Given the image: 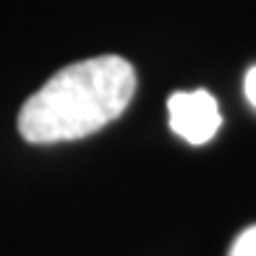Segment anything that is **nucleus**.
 <instances>
[{"instance_id": "f03ea898", "label": "nucleus", "mask_w": 256, "mask_h": 256, "mask_svg": "<svg viewBox=\"0 0 256 256\" xmlns=\"http://www.w3.org/2000/svg\"><path fill=\"white\" fill-rule=\"evenodd\" d=\"M168 120L183 142H188L191 146H202L212 142L220 131L222 112H220L217 100L206 89L172 92L168 97Z\"/></svg>"}, {"instance_id": "20e7f679", "label": "nucleus", "mask_w": 256, "mask_h": 256, "mask_svg": "<svg viewBox=\"0 0 256 256\" xmlns=\"http://www.w3.org/2000/svg\"><path fill=\"white\" fill-rule=\"evenodd\" d=\"M243 94L251 102V108H256V66H251L243 78Z\"/></svg>"}, {"instance_id": "7ed1b4c3", "label": "nucleus", "mask_w": 256, "mask_h": 256, "mask_svg": "<svg viewBox=\"0 0 256 256\" xmlns=\"http://www.w3.org/2000/svg\"><path fill=\"white\" fill-rule=\"evenodd\" d=\"M228 256H256V225L238 232L230 251H228Z\"/></svg>"}, {"instance_id": "f257e3e1", "label": "nucleus", "mask_w": 256, "mask_h": 256, "mask_svg": "<svg viewBox=\"0 0 256 256\" xmlns=\"http://www.w3.org/2000/svg\"><path fill=\"white\" fill-rule=\"evenodd\" d=\"M136 94V71L120 55H100L60 68L18 110L29 144L76 142L120 118Z\"/></svg>"}]
</instances>
